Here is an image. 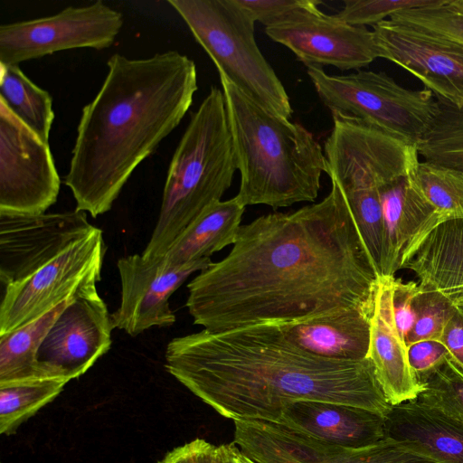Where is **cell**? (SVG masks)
<instances>
[{
  "label": "cell",
  "mask_w": 463,
  "mask_h": 463,
  "mask_svg": "<svg viewBox=\"0 0 463 463\" xmlns=\"http://www.w3.org/2000/svg\"><path fill=\"white\" fill-rule=\"evenodd\" d=\"M379 279L332 182L317 203L241 225L228 255L188 283L185 306L210 332L297 323L373 302Z\"/></svg>",
  "instance_id": "cell-1"
},
{
  "label": "cell",
  "mask_w": 463,
  "mask_h": 463,
  "mask_svg": "<svg viewBox=\"0 0 463 463\" xmlns=\"http://www.w3.org/2000/svg\"><path fill=\"white\" fill-rule=\"evenodd\" d=\"M165 369L220 415L278 422L298 401L354 406L386 416L392 405L369 358L320 357L291 344L277 324L173 338Z\"/></svg>",
  "instance_id": "cell-2"
},
{
  "label": "cell",
  "mask_w": 463,
  "mask_h": 463,
  "mask_svg": "<svg viewBox=\"0 0 463 463\" xmlns=\"http://www.w3.org/2000/svg\"><path fill=\"white\" fill-rule=\"evenodd\" d=\"M95 98L82 108L64 184L75 210L109 212L134 170L181 122L196 92L193 60L177 51L112 54Z\"/></svg>",
  "instance_id": "cell-3"
},
{
  "label": "cell",
  "mask_w": 463,
  "mask_h": 463,
  "mask_svg": "<svg viewBox=\"0 0 463 463\" xmlns=\"http://www.w3.org/2000/svg\"><path fill=\"white\" fill-rule=\"evenodd\" d=\"M219 75L241 175L236 199L245 207L265 204L273 210L314 202L322 173L327 172L314 135L266 109Z\"/></svg>",
  "instance_id": "cell-4"
},
{
  "label": "cell",
  "mask_w": 463,
  "mask_h": 463,
  "mask_svg": "<svg viewBox=\"0 0 463 463\" xmlns=\"http://www.w3.org/2000/svg\"><path fill=\"white\" fill-rule=\"evenodd\" d=\"M236 170L224 96L213 86L174 152L158 219L142 255L162 259L194 221L221 201Z\"/></svg>",
  "instance_id": "cell-5"
},
{
  "label": "cell",
  "mask_w": 463,
  "mask_h": 463,
  "mask_svg": "<svg viewBox=\"0 0 463 463\" xmlns=\"http://www.w3.org/2000/svg\"><path fill=\"white\" fill-rule=\"evenodd\" d=\"M215 64L247 96L289 119L288 93L254 37L255 22L235 0H167Z\"/></svg>",
  "instance_id": "cell-6"
},
{
  "label": "cell",
  "mask_w": 463,
  "mask_h": 463,
  "mask_svg": "<svg viewBox=\"0 0 463 463\" xmlns=\"http://www.w3.org/2000/svg\"><path fill=\"white\" fill-rule=\"evenodd\" d=\"M307 72L331 112L361 118L416 146L439 112L430 90L406 89L385 72L329 75L317 66H307Z\"/></svg>",
  "instance_id": "cell-7"
},
{
  "label": "cell",
  "mask_w": 463,
  "mask_h": 463,
  "mask_svg": "<svg viewBox=\"0 0 463 463\" xmlns=\"http://www.w3.org/2000/svg\"><path fill=\"white\" fill-rule=\"evenodd\" d=\"M103 232L96 230L21 282L5 287L0 335L29 323L101 280L106 253Z\"/></svg>",
  "instance_id": "cell-8"
},
{
  "label": "cell",
  "mask_w": 463,
  "mask_h": 463,
  "mask_svg": "<svg viewBox=\"0 0 463 463\" xmlns=\"http://www.w3.org/2000/svg\"><path fill=\"white\" fill-rule=\"evenodd\" d=\"M124 24L123 14L101 1L69 6L41 18L0 25V64L18 65L56 52L110 47Z\"/></svg>",
  "instance_id": "cell-9"
},
{
  "label": "cell",
  "mask_w": 463,
  "mask_h": 463,
  "mask_svg": "<svg viewBox=\"0 0 463 463\" xmlns=\"http://www.w3.org/2000/svg\"><path fill=\"white\" fill-rule=\"evenodd\" d=\"M60 187L49 143L0 101V213H44Z\"/></svg>",
  "instance_id": "cell-10"
},
{
  "label": "cell",
  "mask_w": 463,
  "mask_h": 463,
  "mask_svg": "<svg viewBox=\"0 0 463 463\" xmlns=\"http://www.w3.org/2000/svg\"><path fill=\"white\" fill-rule=\"evenodd\" d=\"M324 153L326 174L341 190L379 279L384 278L385 230L379 187L392 178V167L379 152L354 140H334Z\"/></svg>",
  "instance_id": "cell-11"
},
{
  "label": "cell",
  "mask_w": 463,
  "mask_h": 463,
  "mask_svg": "<svg viewBox=\"0 0 463 463\" xmlns=\"http://www.w3.org/2000/svg\"><path fill=\"white\" fill-rule=\"evenodd\" d=\"M114 329L96 285L82 288L59 315L37 354L42 378L84 374L111 346Z\"/></svg>",
  "instance_id": "cell-12"
},
{
  "label": "cell",
  "mask_w": 463,
  "mask_h": 463,
  "mask_svg": "<svg viewBox=\"0 0 463 463\" xmlns=\"http://www.w3.org/2000/svg\"><path fill=\"white\" fill-rule=\"evenodd\" d=\"M97 227L86 213H0V281L6 287L27 279L84 239Z\"/></svg>",
  "instance_id": "cell-13"
},
{
  "label": "cell",
  "mask_w": 463,
  "mask_h": 463,
  "mask_svg": "<svg viewBox=\"0 0 463 463\" xmlns=\"http://www.w3.org/2000/svg\"><path fill=\"white\" fill-rule=\"evenodd\" d=\"M212 263L210 258H203L174 268L163 259L150 260L142 254L118 259L120 304L110 314L113 327L137 336L153 326L174 325L175 315L170 308V297L191 274Z\"/></svg>",
  "instance_id": "cell-14"
},
{
  "label": "cell",
  "mask_w": 463,
  "mask_h": 463,
  "mask_svg": "<svg viewBox=\"0 0 463 463\" xmlns=\"http://www.w3.org/2000/svg\"><path fill=\"white\" fill-rule=\"evenodd\" d=\"M274 42L286 46L307 66L358 70L381 58L373 30L350 25L335 15L304 11L265 28Z\"/></svg>",
  "instance_id": "cell-15"
},
{
  "label": "cell",
  "mask_w": 463,
  "mask_h": 463,
  "mask_svg": "<svg viewBox=\"0 0 463 463\" xmlns=\"http://www.w3.org/2000/svg\"><path fill=\"white\" fill-rule=\"evenodd\" d=\"M381 58L418 78L437 100L463 104V46L387 19L373 26Z\"/></svg>",
  "instance_id": "cell-16"
},
{
  "label": "cell",
  "mask_w": 463,
  "mask_h": 463,
  "mask_svg": "<svg viewBox=\"0 0 463 463\" xmlns=\"http://www.w3.org/2000/svg\"><path fill=\"white\" fill-rule=\"evenodd\" d=\"M416 273L420 287L443 294L463 313V220L431 224L410 244L401 269Z\"/></svg>",
  "instance_id": "cell-17"
},
{
  "label": "cell",
  "mask_w": 463,
  "mask_h": 463,
  "mask_svg": "<svg viewBox=\"0 0 463 463\" xmlns=\"http://www.w3.org/2000/svg\"><path fill=\"white\" fill-rule=\"evenodd\" d=\"M385 417L354 406L303 400L287 405L278 423L333 445L358 449L385 438Z\"/></svg>",
  "instance_id": "cell-18"
},
{
  "label": "cell",
  "mask_w": 463,
  "mask_h": 463,
  "mask_svg": "<svg viewBox=\"0 0 463 463\" xmlns=\"http://www.w3.org/2000/svg\"><path fill=\"white\" fill-rule=\"evenodd\" d=\"M374 301L310 320L277 324L297 347L332 360L368 358Z\"/></svg>",
  "instance_id": "cell-19"
},
{
  "label": "cell",
  "mask_w": 463,
  "mask_h": 463,
  "mask_svg": "<svg viewBox=\"0 0 463 463\" xmlns=\"http://www.w3.org/2000/svg\"><path fill=\"white\" fill-rule=\"evenodd\" d=\"M385 438L436 463H463V423L417 398L392 406Z\"/></svg>",
  "instance_id": "cell-20"
},
{
  "label": "cell",
  "mask_w": 463,
  "mask_h": 463,
  "mask_svg": "<svg viewBox=\"0 0 463 463\" xmlns=\"http://www.w3.org/2000/svg\"><path fill=\"white\" fill-rule=\"evenodd\" d=\"M379 279L371 321L368 358L392 406L416 399L421 387L408 362L407 345L397 330L391 295V279Z\"/></svg>",
  "instance_id": "cell-21"
},
{
  "label": "cell",
  "mask_w": 463,
  "mask_h": 463,
  "mask_svg": "<svg viewBox=\"0 0 463 463\" xmlns=\"http://www.w3.org/2000/svg\"><path fill=\"white\" fill-rule=\"evenodd\" d=\"M413 173L379 187L385 230L384 278L401 269L403 253L421 232L444 221L420 193Z\"/></svg>",
  "instance_id": "cell-22"
},
{
  "label": "cell",
  "mask_w": 463,
  "mask_h": 463,
  "mask_svg": "<svg viewBox=\"0 0 463 463\" xmlns=\"http://www.w3.org/2000/svg\"><path fill=\"white\" fill-rule=\"evenodd\" d=\"M233 423V443L255 463H324L337 447L278 422Z\"/></svg>",
  "instance_id": "cell-23"
},
{
  "label": "cell",
  "mask_w": 463,
  "mask_h": 463,
  "mask_svg": "<svg viewBox=\"0 0 463 463\" xmlns=\"http://www.w3.org/2000/svg\"><path fill=\"white\" fill-rule=\"evenodd\" d=\"M244 210L235 196L213 204L176 238L163 260L170 267H182L233 244Z\"/></svg>",
  "instance_id": "cell-24"
},
{
  "label": "cell",
  "mask_w": 463,
  "mask_h": 463,
  "mask_svg": "<svg viewBox=\"0 0 463 463\" xmlns=\"http://www.w3.org/2000/svg\"><path fill=\"white\" fill-rule=\"evenodd\" d=\"M77 294L34 320L0 335V383L42 378L38 351L59 315Z\"/></svg>",
  "instance_id": "cell-25"
},
{
  "label": "cell",
  "mask_w": 463,
  "mask_h": 463,
  "mask_svg": "<svg viewBox=\"0 0 463 463\" xmlns=\"http://www.w3.org/2000/svg\"><path fill=\"white\" fill-rule=\"evenodd\" d=\"M0 65V101L43 141L49 143L54 119L52 96L34 84L18 65Z\"/></svg>",
  "instance_id": "cell-26"
},
{
  "label": "cell",
  "mask_w": 463,
  "mask_h": 463,
  "mask_svg": "<svg viewBox=\"0 0 463 463\" xmlns=\"http://www.w3.org/2000/svg\"><path fill=\"white\" fill-rule=\"evenodd\" d=\"M67 383L58 378H34L0 383V433H14L23 422L52 402Z\"/></svg>",
  "instance_id": "cell-27"
},
{
  "label": "cell",
  "mask_w": 463,
  "mask_h": 463,
  "mask_svg": "<svg viewBox=\"0 0 463 463\" xmlns=\"http://www.w3.org/2000/svg\"><path fill=\"white\" fill-rule=\"evenodd\" d=\"M438 102L439 112L417 144L418 154L425 161L463 170V104Z\"/></svg>",
  "instance_id": "cell-28"
},
{
  "label": "cell",
  "mask_w": 463,
  "mask_h": 463,
  "mask_svg": "<svg viewBox=\"0 0 463 463\" xmlns=\"http://www.w3.org/2000/svg\"><path fill=\"white\" fill-rule=\"evenodd\" d=\"M417 188L444 220H463V170L420 161L413 173Z\"/></svg>",
  "instance_id": "cell-29"
},
{
  "label": "cell",
  "mask_w": 463,
  "mask_h": 463,
  "mask_svg": "<svg viewBox=\"0 0 463 463\" xmlns=\"http://www.w3.org/2000/svg\"><path fill=\"white\" fill-rule=\"evenodd\" d=\"M389 20L463 46V0H440L430 6L402 10Z\"/></svg>",
  "instance_id": "cell-30"
},
{
  "label": "cell",
  "mask_w": 463,
  "mask_h": 463,
  "mask_svg": "<svg viewBox=\"0 0 463 463\" xmlns=\"http://www.w3.org/2000/svg\"><path fill=\"white\" fill-rule=\"evenodd\" d=\"M419 383L420 402L463 423V368L451 356Z\"/></svg>",
  "instance_id": "cell-31"
},
{
  "label": "cell",
  "mask_w": 463,
  "mask_h": 463,
  "mask_svg": "<svg viewBox=\"0 0 463 463\" xmlns=\"http://www.w3.org/2000/svg\"><path fill=\"white\" fill-rule=\"evenodd\" d=\"M413 308L415 323L405 341L407 347L420 341H439L447 321L456 311L443 294L419 285Z\"/></svg>",
  "instance_id": "cell-32"
},
{
  "label": "cell",
  "mask_w": 463,
  "mask_h": 463,
  "mask_svg": "<svg viewBox=\"0 0 463 463\" xmlns=\"http://www.w3.org/2000/svg\"><path fill=\"white\" fill-rule=\"evenodd\" d=\"M324 463H436L398 442L383 439L363 448L336 447Z\"/></svg>",
  "instance_id": "cell-33"
},
{
  "label": "cell",
  "mask_w": 463,
  "mask_h": 463,
  "mask_svg": "<svg viewBox=\"0 0 463 463\" xmlns=\"http://www.w3.org/2000/svg\"><path fill=\"white\" fill-rule=\"evenodd\" d=\"M440 0H345L342 10L335 14L354 26H374L392 14L407 9L436 5Z\"/></svg>",
  "instance_id": "cell-34"
},
{
  "label": "cell",
  "mask_w": 463,
  "mask_h": 463,
  "mask_svg": "<svg viewBox=\"0 0 463 463\" xmlns=\"http://www.w3.org/2000/svg\"><path fill=\"white\" fill-rule=\"evenodd\" d=\"M256 23L265 27L281 24L298 13L317 11L320 1L316 0H235Z\"/></svg>",
  "instance_id": "cell-35"
},
{
  "label": "cell",
  "mask_w": 463,
  "mask_h": 463,
  "mask_svg": "<svg viewBox=\"0 0 463 463\" xmlns=\"http://www.w3.org/2000/svg\"><path fill=\"white\" fill-rule=\"evenodd\" d=\"M417 291L418 284L413 281L403 283L401 279H394V277L391 279L394 321L399 335L404 343L415 323L413 300Z\"/></svg>",
  "instance_id": "cell-36"
},
{
  "label": "cell",
  "mask_w": 463,
  "mask_h": 463,
  "mask_svg": "<svg viewBox=\"0 0 463 463\" xmlns=\"http://www.w3.org/2000/svg\"><path fill=\"white\" fill-rule=\"evenodd\" d=\"M409 365L420 380L432 373L450 356L446 346L437 340H425L407 347Z\"/></svg>",
  "instance_id": "cell-37"
},
{
  "label": "cell",
  "mask_w": 463,
  "mask_h": 463,
  "mask_svg": "<svg viewBox=\"0 0 463 463\" xmlns=\"http://www.w3.org/2000/svg\"><path fill=\"white\" fill-rule=\"evenodd\" d=\"M158 463H223L221 445L195 439L175 448Z\"/></svg>",
  "instance_id": "cell-38"
},
{
  "label": "cell",
  "mask_w": 463,
  "mask_h": 463,
  "mask_svg": "<svg viewBox=\"0 0 463 463\" xmlns=\"http://www.w3.org/2000/svg\"><path fill=\"white\" fill-rule=\"evenodd\" d=\"M451 358L463 368V313L456 309L447 321L439 340Z\"/></svg>",
  "instance_id": "cell-39"
},
{
  "label": "cell",
  "mask_w": 463,
  "mask_h": 463,
  "mask_svg": "<svg viewBox=\"0 0 463 463\" xmlns=\"http://www.w3.org/2000/svg\"><path fill=\"white\" fill-rule=\"evenodd\" d=\"M223 463H238L235 457V444L233 442L221 445Z\"/></svg>",
  "instance_id": "cell-40"
},
{
  "label": "cell",
  "mask_w": 463,
  "mask_h": 463,
  "mask_svg": "<svg viewBox=\"0 0 463 463\" xmlns=\"http://www.w3.org/2000/svg\"><path fill=\"white\" fill-rule=\"evenodd\" d=\"M235 457L238 463H255L250 458H248L245 454H243L239 448L235 445Z\"/></svg>",
  "instance_id": "cell-41"
}]
</instances>
